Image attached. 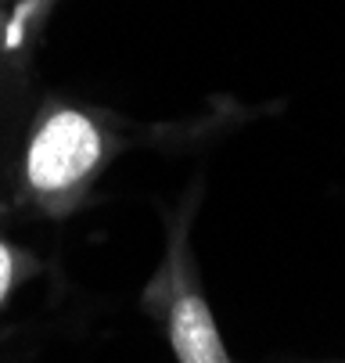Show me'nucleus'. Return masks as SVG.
Listing matches in <instances>:
<instances>
[{
    "mask_svg": "<svg viewBox=\"0 0 345 363\" xmlns=\"http://www.w3.org/2000/svg\"><path fill=\"white\" fill-rule=\"evenodd\" d=\"M105 155L97 123L76 108L51 112L26 147V184L36 194H62L83 184Z\"/></svg>",
    "mask_w": 345,
    "mask_h": 363,
    "instance_id": "nucleus-1",
    "label": "nucleus"
},
{
    "mask_svg": "<svg viewBox=\"0 0 345 363\" xmlns=\"http://www.w3.org/2000/svg\"><path fill=\"white\" fill-rule=\"evenodd\" d=\"M166 335H169V345L180 363H230L209 302L191 288L173 295L169 317H166Z\"/></svg>",
    "mask_w": 345,
    "mask_h": 363,
    "instance_id": "nucleus-2",
    "label": "nucleus"
},
{
    "mask_svg": "<svg viewBox=\"0 0 345 363\" xmlns=\"http://www.w3.org/2000/svg\"><path fill=\"white\" fill-rule=\"evenodd\" d=\"M18 277H22V255L8 241H0V306H4L8 295L15 291Z\"/></svg>",
    "mask_w": 345,
    "mask_h": 363,
    "instance_id": "nucleus-3",
    "label": "nucleus"
}]
</instances>
